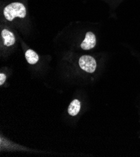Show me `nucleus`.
I'll return each instance as SVG.
<instances>
[{
  "label": "nucleus",
  "instance_id": "nucleus-1",
  "mask_svg": "<svg viewBox=\"0 0 140 157\" xmlns=\"http://www.w3.org/2000/svg\"><path fill=\"white\" fill-rule=\"evenodd\" d=\"M3 14L5 18L10 21L16 17L23 18L26 17V8L22 3H13L5 8Z\"/></svg>",
  "mask_w": 140,
  "mask_h": 157
},
{
  "label": "nucleus",
  "instance_id": "nucleus-2",
  "mask_svg": "<svg viewBox=\"0 0 140 157\" xmlns=\"http://www.w3.org/2000/svg\"><path fill=\"white\" fill-rule=\"evenodd\" d=\"M79 63L80 67L87 73H93L96 69V61L90 56L84 55L80 58Z\"/></svg>",
  "mask_w": 140,
  "mask_h": 157
},
{
  "label": "nucleus",
  "instance_id": "nucleus-3",
  "mask_svg": "<svg viewBox=\"0 0 140 157\" xmlns=\"http://www.w3.org/2000/svg\"><path fill=\"white\" fill-rule=\"evenodd\" d=\"M96 44V39L94 34L92 32H87L86 38L82 41L81 46L84 50H89L94 48Z\"/></svg>",
  "mask_w": 140,
  "mask_h": 157
},
{
  "label": "nucleus",
  "instance_id": "nucleus-4",
  "mask_svg": "<svg viewBox=\"0 0 140 157\" xmlns=\"http://www.w3.org/2000/svg\"><path fill=\"white\" fill-rule=\"evenodd\" d=\"M2 38L4 40V44L6 46H10L14 44L15 38L13 33L8 29H3L2 32Z\"/></svg>",
  "mask_w": 140,
  "mask_h": 157
},
{
  "label": "nucleus",
  "instance_id": "nucleus-5",
  "mask_svg": "<svg viewBox=\"0 0 140 157\" xmlns=\"http://www.w3.org/2000/svg\"><path fill=\"white\" fill-rule=\"evenodd\" d=\"M81 109V103L78 100H73L68 108V112L71 116H75L79 113Z\"/></svg>",
  "mask_w": 140,
  "mask_h": 157
},
{
  "label": "nucleus",
  "instance_id": "nucleus-6",
  "mask_svg": "<svg viewBox=\"0 0 140 157\" xmlns=\"http://www.w3.org/2000/svg\"><path fill=\"white\" fill-rule=\"evenodd\" d=\"M25 57L28 63L34 65L38 61L39 57L37 53L32 50H28L25 53Z\"/></svg>",
  "mask_w": 140,
  "mask_h": 157
},
{
  "label": "nucleus",
  "instance_id": "nucleus-7",
  "mask_svg": "<svg viewBox=\"0 0 140 157\" xmlns=\"http://www.w3.org/2000/svg\"><path fill=\"white\" fill-rule=\"evenodd\" d=\"M6 75L3 73L0 74V85H2L6 80Z\"/></svg>",
  "mask_w": 140,
  "mask_h": 157
}]
</instances>
